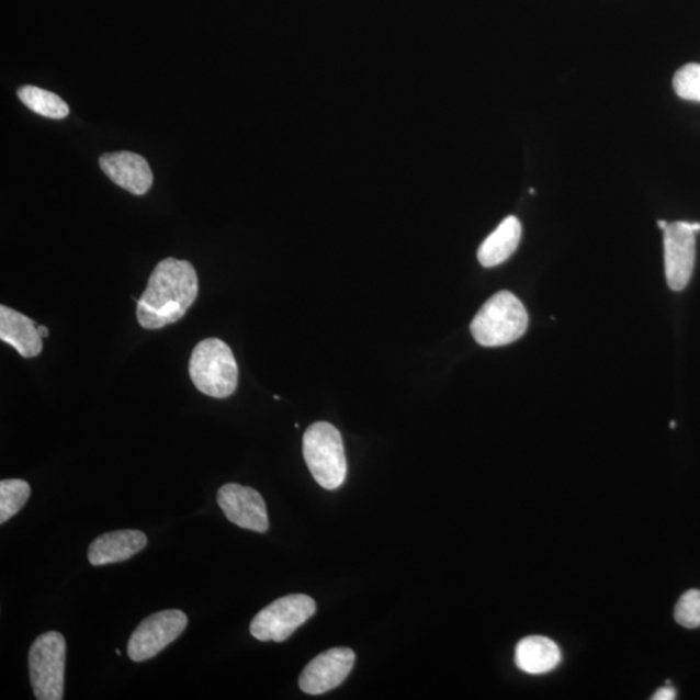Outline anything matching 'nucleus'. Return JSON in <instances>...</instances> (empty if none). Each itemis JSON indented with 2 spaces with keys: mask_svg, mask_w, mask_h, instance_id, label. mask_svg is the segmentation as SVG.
Returning a JSON list of instances; mask_svg holds the SVG:
<instances>
[{
  "mask_svg": "<svg viewBox=\"0 0 700 700\" xmlns=\"http://www.w3.org/2000/svg\"><path fill=\"white\" fill-rule=\"evenodd\" d=\"M199 294L195 268L173 257L157 263L147 287L138 300V324L157 330L182 319Z\"/></svg>",
  "mask_w": 700,
  "mask_h": 700,
  "instance_id": "obj_1",
  "label": "nucleus"
},
{
  "mask_svg": "<svg viewBox=\"0 0 700 700\" xmlns=\"http://www.w3.org/2000/svg\"><path fill=\"white\" fill-rule=\"evenodd\" d=\"M527 327L524 305L511 292L501 291L478 311L471 324V334L483 347H503L523 337Z\"/></svg>",
  "mask_w": 700,
  "mask_h": 700,
  "instance_id": "obj_2",
  "label": "nucleus"
},
{
  "mask_svg": "<svg viewBox=\"0 0 700 700\" xmlns=\"http://www.w3.org/2000/svg\"><path fill=\"white\" fill-rule=\"evenodd\" d=\"M189 371L192 383L206 396L226 398L238 387V364L223 340L200 341L192 350Z\"/></svg>",
  "mask_w": 700,
  "mask_h": 700,
  "instance_id": "obj_3",
  "label": "nucleus"
},
{
  "mask_svg": "<svg viewBox=\"0 0 700 700\" xmlns=\"http://www.w3.org/2000/svg\"><path fill=\"white\" fill-rule=\"evenodd\" d=\"M303 452L314 481L320 487L334 490L346 482V450L337 427L327 421L312 425L304 433Z\"/></svg>",
  "mask_w": 700,
  "mask_h": 700,
  "instance_id": "obj_4",
  "label": "nucleus"
},
{
  "mask_svg": "<svg viewBox=\"0 0 700 700\" xmlns=\"http://www.w3.org/2000/svg\"><path fill=\"white\" fill-rule=\"evenodd\" d=\"M67 642L59 632H47L33 642L29 673L35 698L61 700L66 684Z\"/></svg>",
  "mask_w": 700,
  "mask_h": 700,
  "instance_id": "obj_5",
  "label": "nucleus"
},
{
  "mask_svg": "<svg viewBox=\"0 0 700 700\" xmlns=\"http://www.w3.org/2000/svg\"><path fill=\"white\" fill-rule=\"evenodd\" d=\"M316 610L317 605L309 596H285L257 613L251 623V634L262 642H283L289 640L298 626L305 624Z\"/></svg>",
  "mask_w": 700,
  "mask_h": 700,
  "instance_id": "obj_6",
  "label": "nucleus"
},
{
  "mask_svg": "<svg viewBox=\"0 0 700 700\" xmlns=\"http://www.w3.org/2000/svg\"><path fill=\"white\" fill-rule=\"evenodd\" d=\"M189 620L180 610H166L143 620L128 640L127 654L133 662L155 658L184 632Z\"/></svg>",
  "mask_w": 700,
  "mask_h": 700,
  "instance_id": "obj_7",
  "label": "nucleus"
},
{
  "mask_svg": "<svg viewBox=\"0 0 700 700\" xmlns=\"http://www.w3.org/2000/svg\"><path fill=\"white\" fill-rule=\"evenodd\" d=\"M700 224L674 223L664 230V261L669 289H687L696 263V233Z\"/></svg>",
  "mask_w": 700,
  "mask_h": 700,
  "instance_id": "obj_8",
  "label": "nucleus"
},
{
  "mask_svg": "<svg viewBox=\"0 0 700 700\" xmlns=\"http://www.w3.org/2000/svg\"><path fill=\"white\" fill-rule=\"evenodd\" d=\"M355 662L353 650L335 647L314 658L300 676L298 685L306 695L320 696L346 681Z\"/></svg>",
  "mask_w": 700,
  "mask_h": 700,
  "instance_id": "obj_9",
  "label": "nucleus"
},
{
  "mask_svg": "<svg viewBox=\"0 0 700 700\" xmlns=\"http://www.w3.org/2000/svg\"><path fill=\"white\" fill-rule=\"evenodd\" d=\"M217 503L235 526L242 530L268 532L267 504L256 489L234 483L226 484L217 493Z\"/></svg>",
  "mask_w": 700,
  "mask_h": 700,
  "instance_id": "obj_10",
  "label": "nucleus"
},
{
  "mask_svg": "<svg viewBox=\"0 0 700 700\" xmlns=\"http://www.w3.org/2000/svg\"><path fill=\"white\" fill-rule=\"evenodd\" d=\"M100 168L120 188L133 195H145L153 188L154 174L145 157L127 153H112L100 157Z\"/></svg>",
  "mask_w": 700,
  "mask_h": 700,
  "instance_id": "obj_11",
  "label": "nucleus"
},
{
  "mask_svg": "<svg viewBox=\"0 0 700 700\" xmlns=\"http://www.w3.org/2000/svg\"><path fill=\"white\" fill-rule=\"evenodd\" d=\"M147 535L140 531L124 530L99 535L89 547L92 566L120 563L131 560L147 546Z\"/></svg>",
  "mask_w": 700,
  "mask_h": 700,
  "instance_id": "obj_12",
  "label": "nucleus"
},
{
  "mask_svg": "<svg viewBox=\"0 0 700 700\" xmlns=\"http://www.w3.org/2000/svg\"><path fill=\"white\" fill-rule=\"evenodd\" d=\"M38 325L9 306H0V340L18 350L24 359H33L42 352L43 342Z\"/></svg>",
  "mask_w": 700,
  "mask_h": 700,
  "instance_id": "obj_13",
  "label": "nucleus"
},
{
  "mask_svg": "<svg viewBox=\"0 0 700 700\" xmlns=\"http://www.w3.org/2000/svg\"><path fill=\"white\" fill-rule=\"evenodd\" d=\"M562 654L553 640L531 635L521 640L516 648V664L528 675H545L560 666Z\"/></svg>",
  "mask_w": 700,
  "mask_h": 700,
  "instance_id": "obj_14",
  "label": "nucleus"
},
{
  "mask_svg": "<svg viewBox=\"0 0 700 700\" xmlns=\"http://www.w3.org/2000/svg\"><path fill=\"white\" fill-rule=\"evenodd\" d=\"M521 238V225L517 217L510 216L484 240L478 248L477 259L484 268H495L509 260L517 251Z\"/></svg>",
  "mask_w": 700,
  "mask_h": 700,
  "instance_id": "obj_15",
  "label": "nucleus"
},
{
  "mask_svg": "<svg viewBox=\"0 0 700 700\" xmlns=\"http://www.w3.org/2000/svg\"><path fill=\"white\" fill-rule=\"evenodd\" d=\"M18 95L29 110L43 117L61 120L69 114L68 104L52 91L35 88V86H23L19 89Z\"/></svg>",
  "mask_w": 700,
  "mask_h": 700,
  "instance_id": "obj_16",
  "label": "nucleus"
},
{
  "mask_svg": "<svg viewBox=\"0 0 700 700\" xmlns=\"http://www.w3.org/2000/svg\"><path fill=\"white\" fill-rule=\"evenodd\" d=\"M31 492V485L21 478H4L0 482V523L4 524L23 509Z\"/></svg>",
  "mask_w": 700,
  "mask_h": 700,
  "instance_id": "obj_17",
  "label": "nucleus"
},
{
  "mask_svg": "<svg viewBox=\"0 0 700 700\" xmlns=\"http://www.w3.org/2000/svg\"><path fill=\"white\" fill-rule=\"evenodd\" d=\"M674 88L678 97L700 102V64H688L678 69L674 78Z\"/></svg>",
  "mask_w": 700,
  "mask_h": 700,
  "instance_id": "obj_18",
  "label": "nucleus"
},
{
  "mask_svg": "<svg viewBox=\"0 0 700 700\" xmlns=\"http://www.w3.org/2000/svg\"><path fill=\"white\" fill-rule=\"evenodd\" d=\"M675 619L688 630L700 626V590L685 591L675 607Z\"/></svg>",
  "mask_w": 700,
  "mask_h": 700,
  "instance_id": "obj_19",
  "label": "nucleus"
},
{
  "mask_svg": "<svg viewBox=\"0 0 700 700\" xmlns=\"http://www.w3.org/2000/svg\"><path fill=\"white\" fill-rule=\"evenodd\" d=\"M653 700H674L676 699V690L673 685L667 684L664 685L655 695L652 697Z\"/></svg>",
  "mask_w": 700,
  "mask_h": 700,
  "instance_id": "obj_20",
  "label": "nucleus"
},
{
  "mask_svg": "<svg viewBox=\"0 0 700 700\" xmlns=\"http://www.w3.org/2000/svg\"><path fill=\"white\" fill-rule=\"evenodd\" d=\"M38 331H39L41 337H42L43 339H45V338H47V337H48V328H47V327H45V326H38Z\"/></svg>",
  "mask_w": 700,
  "mask_h": 700,
  "instance_id": "obj_21",
  "label": "nucleus"
},
{
  "mask_svg": "<svg viewBox=\"0 0 700 700\" xmlns=\"http://www.w3.org/2000/svg\"><path fill=\"white\" fill-rule=\"evenodd\" d=\"M659 227L662 228V230H666L668 224L666 223V221H659L658 223Z\"/></svg>",
  "mask_w": 700,
  "mask_h": 700,
  "instance_id": "obj_22",
  "label": "nucleus"
},
{
  "mask_svg": "<svg viewBox=\"0 0 700 700\" xmlns=\"http://www.w3.org/2000/svg\"><path fill=\"white\" fill-rule=\"evenodd\" d=\"M675 427H676L675 421H670V428H675Z\"/></svg>",
  "mask_w": 700,
  "mask_h": 700,
  "instance_id": "obj_23",
  "label": "nucleus"
},
{
  "mask_svg": "<svg viewBox=\"0 0 700 700\" xmlns=\"http://www.w3.org/2000/svg\"><path fill=\"white\" fill-rule=\"evenodd\" d=\"M116 654H117L118 656H121V652H120V650H116Z\"/></svg>",
  "mask_w": 700,
  "mask_h": 700,
  "instance_id": "obj_24",
  "label": "nucleus"
}]
</instances>
